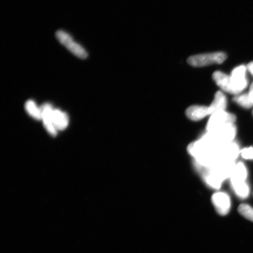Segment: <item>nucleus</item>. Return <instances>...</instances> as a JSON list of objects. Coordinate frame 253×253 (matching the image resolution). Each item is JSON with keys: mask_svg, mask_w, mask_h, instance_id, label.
I'll use <instances>...</instances> for the list:
<instances>
[{"mask_svg": "<svg viewBox=\"0 0 253 253\" xmlns=\"http://www.w3.org/2000/svg\"><path fill=\"white\" fill-rule=\"evenodd\" d=\"M236 134V128L234 124L220 126L214 130L208 132L207 137L217 145H222L233 142Z\"/></svg>", "mask_w": 253, "mask_h": 253, "instance_id": "obj_1", "label": "nucleus"}, {"mask_svg": "<svg viewBox=\"0 0 253 253\" xmlns=\"http://www.w3.org/2000/svg\"><path fill=\"white\" fill-rule=\"evenodd\" d=\"M239 213L246 219L253 221V208L248 204H243L238 208Z\"/></svg>", "mask_w": 253, "mask_h": 253, "instance_id": "obj_17", "label": "nucleus"}, {"mask_svg": "<svg viewBox=\"0 0 253 253\" xmlns=\"http://www.w3.org/2000/svg\"><path fill=\"white\" fill-rule=\"evenodd\" d=\"M211 201L217 212L221 216L228 214L231 208L229 196L224 192H217L213 195Z\"/></svg>", "mask_w": 253, "mask_h": 253, "instance_id": "obj_6", "label": "nucleus"}, {"mask_svg": "<svg viewBox=\"0 0 253 253\" xmlns=\"http://www.w3.org/2000/svg\"><path fill=\"white\" fill-rule=\"evenodd\" d=\"M233 188L237 197L240 198L246 199L249 197L250 188L246 182L233 186Z\"/></svg>", "mask_w": 253, "mask_h": 253, "instance_id": "obj_16", "label": "nucleus"}, {"mask_svg": "<svg viewBox=\"0 0 253 253\" xmlns=\"http://www.w3.org/2000/svg\"><path fill=\"white\" fill-rule=\"evenodd\" d=\"M56 37L60 43L78 58L82 59L87 58L88 54L86 50L76 42L70 35L65 31L59 30L56 32Z\"/></svg>", "mask_w": 253, "mask_h": 253, "instance_id": "obj_3", "label": "nucleus"}, {"mask_svg": "<svg viewBox=\"0 0 253 253\" xmlns=\"http://www.w3.org/2000/svg\"><path fill=\"white\" fill-rule=\"evenodd\" d=\"M248 93H249L250 98H251L252 102L253 104V82L251 85V88H250V91Z\"/></svg>", "mask_w": 253, "mask_h": 253, "instance_id": "obj_19", "label": "nucleus"}, {"mask_svg": "<svg viewBox=\"0 0 253 253\" xmlns=\"http://www.w3.org/2000/svg\"><path fill=\"white\" fill-rule=\"evenodd\" d=\"M53 122L57 130H63L67 127L69 118L66 113L58 109H54L53 113Z\"/></svg>", "mask_w": 253, "mask_h": 253, "instance_id": "obj_13", "label": "nucleus"}, {"mask_svg": "<svg viewBox=\"0 0 253 253\" xmlns=\"http://www.w3.org/2000/svg\"><path fill=\"white\" fill-rule=\"evenodd\" d=\"M247 177L248 170L245 164L242 163L236 164L230 178L232 186L246 183Z\"/></svg>", "mask_w": 253, "mask_h": 253, "instance_id": "obj_9", "label": "nucleus"}, {"mask_svg": "<svg viewBox=\"0 0 253 253\" xmlns=\"http://www.w3.org/2000/svg\"><path fill=\"white\" fill-rule=\"evenodd\" d=\"M41 109L42 112V120L46 130L52 135L55 136L58 130L55 127L53 119L54 109H53L52 106L48 103L44 104L41 107Z\"/></svg>", "mask_w": 253, "mask_h": 253, "instance_id": "obj_8", "label": "nucleus"}, {"mask_svg": "<svg viewBox=\"0 0 253 253\" xmlns=\"http://www.w3.org/2000/svg\"><path fill=\"white\" fill-rule=\"evenodd\" d=\"M247 67L244 65L238 66L233 69L231 74L232 94L239 95L248 86V81L246 77Z\"/></svg>", "mask_w": 253, "mask_h": 253, "instance_id": "obj_4", "label": "nucleus"}, {"mask_svg": "<svg viewBox=\"0 0 253 253\" xmlns=\"http://www.w3.org/2000/svg\"><path fill=\"white\" fill-rule=\"evenodd\" d=\"M25 110L29 115L37 120H42V112L41 107L37 106L33 100H28L25 103Z\"/></svg>", "mask_w": 253, "mask_h": 253, "instance_id": "obj_14", "label": "nucleus"}, {"mask_svg": "<svg viewBox=\"0 0 253 253\" xmlns=\"http://www.w3.org/2000/svg\"><path fill=\"white\" fill-rule=\"evenodd\" d=\"M247 68H248V70L253 76V62L249 63L248 66H247Z\"/></svg>", "mask_w": 253, "mask_h": 253, "instance_id": "obj_20", "label": "nucleus"}, {"mask_svg": "<svg viewBox=\"0 0 253 253\" xmlns=\"http://www.w3.org/2000/svg\"><path fill=\"white\" fill-rule=\"evenodd\" d=\"M188 118L194 121L203 119L209 115L208 107L204 106H192L186 111Z\"/></svg>", "mask_w": 253, "mask_h": 253, "instance_id": "obj_12", "label": "nucleus"}, {"mask_svg": "<svg viewBox=\"0 0 253 253\" xmlns=\"http://www.w3.org/2000/svg\"><path fill=\"white\" fill-rule=\"evenodd\" d=\"M227 56L223 52L205 53L189 57L188 62L194 67H202L212 64H220L225 61Z\"/></svg>", "mask_w": 253, "mask_h": 253, "instance_id": "obj_2", "label": "nucleus"}, {"mask_svg": "<svg viewBox=\"0 0 253 253\" xmlns=\"http://www.w3.org/2000/svg\"><path fill=\"white\" fill-rule=\"evenodd\" d=\"M241 155L246 160H253V147L246 148L242 150Z\"/></svg>", "mask_w": 253, "mask_h": 253, "instance_id": "obj_18", "label": "nucleus"}, {"mask_svg": "<svg viewBox=\"0 0 253 253\" xmlns=\"http://www.w3.org/2000/svg\"><path fill=\"white\" fill-rule=\"evenodd\" d=\"M239 154V147L235 142L221 145L218 151V163L222 161H235Z\"/></svg>", "mask_w": 253, "mask_h": 253, "instance_id": "obj_7", "label": "nucleus"}, {"mask_svg": "<svg viewBox=\"0 0 253 253\" xmlns=\"http://www.w3.org/2000/svg\"><path fill=\"white\" fill-rule=\"evenodd\" d=\"M233 100L244 108L250 109L253 106L248 93L237 95L235 97H234Z\"/></svg>", "mask_w": 253, "mask_h": 253, "instance_id": "obj_15", "label": "nucleus"}, {"mask_svg": "<svg viewBox=\"0 0 253 253\" xmlns=\"http://www.w3.org/2000/svg\"><path fill=\"white\" fill-rule=\"evenodd\" d=\"M236 121V116L226 111L213 114L209 120L207 129L208 132L214 130L226 125L234 124Z\"/></svg>", "mask_w": 253, "mask_h": 253, "instance_id": "obj_5", "label": "nucleus"}, {"mask_svg": "<svg viewBox=\"0 0 253 253\" xmlns=\"http://www.w3.org/2000/svg\"><path fill=\"white\" fill-rule=\"evenodd\" d=\"M227 106V99L225 95L219 91L215 94L214 100L208 107L209 115H211L214 113L225 111Z\"/></svg>", "mask_w": 253, "mask_h": 253, "instance_id": "obj_10", "label": "nucleus"}, {"mask_svg": "<svg viewBox=\"0 0 253 253\" xmlns=\"http://www.w3.org/2000/svg\"><path fill=\"white\" fill-rule=\"evenodd\" d=\"M212 77L214 82L221 89L227 93L232 94L230 76L220 71H216L214 73Z\"/></svg>", "mask_w": 253, "mask_h": 253, "instance_id": "obj_11", "label": "nucleus"}]
</instances>
